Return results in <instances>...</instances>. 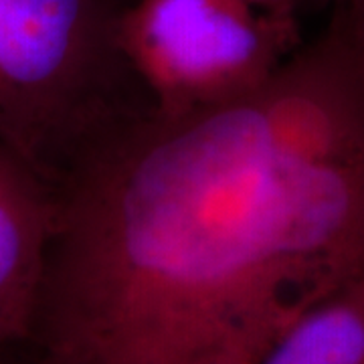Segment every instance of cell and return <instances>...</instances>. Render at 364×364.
Returning a JSON list of instances; mask_svg holds the SVG:
<instances>
[{"mask_svg":"<svg viewBox=\"0 0 364 364\" xmlns=\"http://www.w3.org/2000/svg\"><path fill=\"white\" fill-rule=\"evenodd\" d=\"M28 364H196L275 336L364 273V87L350 21L259 90L182 116L152 107L51 186Z\"/></svg>","mask_w":364,"mask_h":364,"instance_id":"1","label":"cell"},{"mask_svg":"<svg viewBox=\"0 0 364 364\" xmlns=\"http://www.w3.org/2000/svg\"><path fill=\"white\" fill-rule=\"evenodd\" d=\"M130 0H0V148L49 186L150 109L117 43Z\"/></svg>","mask_w":364,"mask_h":364,"instance_id":"2","label":"cell"},{"mask_svg":"<svg viewBox=\"0 0 364 364\" xmlns=\"http://www.w3.org/2000/svg\"><path fill=\"white\" fill-rule=\"evenodd\" d=\"M117 43L152 109L182 116L259 90L301 37L247 0H130Z\"/></svg>","mask_w":364,"mask_h":364,"instance_id":"3","label":"cell"},{"mask_svg":"<svg viewBox=\"0 0 364 364\" xmlns=\"http://www.w3.org/2000/svg\"><path fill=\"white\" fill-rule=\"evenodd\" d=\"M51 223V186L0 148V360L28 334Z\"/></svg>","mask_w":364,"mask_h":364,"instance_id":"4","label":"cell"},{"mask_svg":"<svg viewBox=\"0 0 364 364\" xmlns=\"http://www.w3.org/2000/svg\"><path fill=\"white\" fill-rule=\"evenodd\" d=\"M257 364H364V273L289 320Z\"/></svg>","mask_w":364,"mask_h":364,"instance_id":"5","label":"cell"},{"mask_svg":"<svg viewBox=\"0 0 364 364\" xmlns=\"http://www.w3.org/2000/svg\"><path fill=\"white\" fill-rule=\"evenodd\" d=\"M272 334L263 332H245L235 338L227 340L219 348L208 352L205 358L196 364H257L263 348L269 344Z\"/></svg>","mask_w":364,"mask_h":364,"instance_id":"6","label":"cell"},{"mask_svg":"<svg viewBox=\"0 0 364 364\" xmlns=\"http://www.w3.org/2000/svg\"><path fill=\"white\" fill-rule=\"evenodd\" d=\"M251 6H255L259 13L277 18L282 23L299 25L298 14L301 6L310 0H247Z\"/></svg>","mask_w":364,"mask_h":364,"instance_id":"7","label":"cell"},{"mask_svg":"<svg viewBox=\"0 0 364 364\" xmlns=\"http://www.w3.org/2000/svg\"><path fill=\"white\" fill-rule=\"evenodd\" d=\"M332 11L344 13L350 21L354 39H356V49H358V61H360V75H363L364 87V9H332Z\"/></svg>","mask_w":364,"mask_h":364,"instance_id":"8","label":"cell"},{"mask_svg":"<svg viewBox=\"0 0 364 364\" xmlns=\"http://www.w3.org/2000/svg\"><path fill=\"white\" fill-rule=\"evenodd\" d=\"M332 9H364V0H318Z\"/></svg>","mask_w":364,"mask_h":364,"instance_id":"9","label":"cell"},{"mask_svg":"<svg viewBox=\"0 0 364 364\" xmlns=\"http://www.w3.org/2000/svg\"><path fill=\"white\" fill-rule=\"evenodd\" d=\"M0 364H11V358H2V360H0Z\"/></svg>","mask_w":364,"mask_h":364,"instance_id":"10","label":"cell"}]
</instances>
